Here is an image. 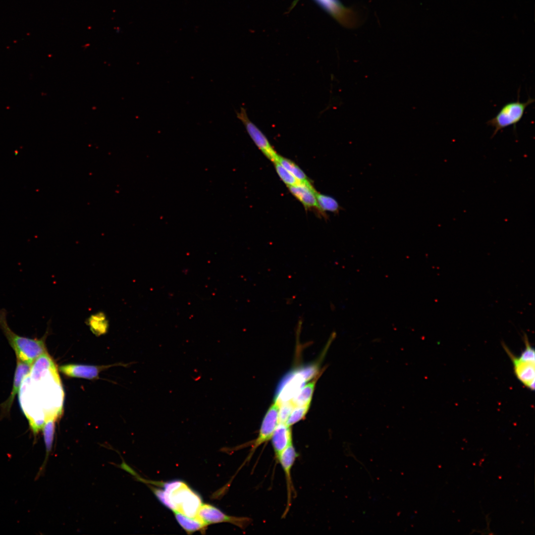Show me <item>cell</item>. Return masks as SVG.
Wrapping results in <instances>:
<instances>
[{
  "instance_id": "19",
  "label": "cell",
  "mask_w": 535,
  "mask_h": 535,
  "mask_svg": "<svg viewBox=\"0 0 535 535\" xmlns=\"http://www.w3.org/2000/svg\"><path fill=\"white\" fill-rule=\"evenodd\" d=\"M274 164L278 175L288 187L297 185L301 182L296 179L278 161L274 162Z\"/></svg>"
},
{
  "instance_id": "13",
  "label": "cell",
  "mask_w": 535,
  "mask_h": 535,
  "mask_svg": "<svg viewBox=\"0 0 535 535\" xmlns=\"http://www.w3.org/2000/svg\"><path fill=\"white\" fill-rule=\"evenodd\" d=\"M31 365L17 359L13 387L8 399L4 403L3 408L6 411L10 409L16 394L20 389L24 379L28 375Z\"/></svg>"
},
{
  "instance_id": "20",
  "label": "cell",
  "mask_w": 535,
  "mask_h": 535,
  "mask_svg": "<svg viewBox=\"0 0 535 535\" xmlns=\"http://www.w3.org/2000/svg\"><path fill=\"white\" fill-rule=\"evenodd\" d=\"M310 405L295 406L292 410L286 424L291 427L303 419L307 414Z\"/></svg>"
},
{
  "instance_id": "12",
  "label": "cell",
  "mask_w": 535,
  "mask_h": 535,
  "mask_svg": "<svg viewBox=\"0 0 535 535\" xmlns=\"http://www.w3.org/2000/svg\"><path fill=\"white\" fill-rule=\"evenodd\" d=\"M305 381L298 372L294 374L280 389L275 402L280 405L283 403L290 401L303 386Z\"/></svg>"
},
{
  "instance_id": "1",
  "label": "cell",
  "mask_w": 535,
  "mask_h": 535,
  "mask_svg": "<svg viewBox=\"0 0 535 535\" xmlns=\"http://www.w3.org/2000/svg\"><path fill=\"white\" fill-rule=\"evenodd\" d=\"M160 487L163 489L153 487L151 489L163 505L173 512L189 517H197L203 503L202 499L186 483L178 480L162 482Z\"/></svg>"
},
{
  "instance_id": "4",
  "label": "cell",
  "mask_w": 535,
  "mask_h": 535,
  "mask_svg": "<svg viewBox=\"0 0 535 535\" xmlns=\"http://www.w3.org/2000/svg\"><path fill=\"white\" fill-rule=\"evenodd\" d=\"M236 114L258 148L271 161L277 162L279 155L274 150L265 135L249 118L246 109L241 107L239 111H236Z\"/></svg>"
},
{
  "instance_id": "5",
  "label": "cell",
  "mask_w": 535,
  "mask_h": 535,
  "mask_svg": "<svg viewBox=\"0 0 535 535\" xmlns=\"http://www.w3.org/2000/svg\"><path fill=\"white\" fill-rule=\"evenodd\" d=\"M197 517L206 525L219 523H230L241 529H245L251 522V519L228 516L225 514L216 507L209 504L202 503L198 513Z\"/></svg>"
},
{
  "instance_id": "9",
  "label": "cell",
  "mask_w": 535,
  "mask_h": 535,
  "mask_svg": "<svg viewBox=\"0 0 535 535\" xmlns=\"http://www.w3.org/2000/svg\"><path fill=\"white\" fill-rule=\"evenodd\" d=\"M109 367L110 366L67 364L60 366L59 370L68 376L94 379L98 377L100 372Z\"/></svg>"
},
{
  "instance_id": "18",
  "label": "cell",
  "mask_w": 535,
  "mask_h": 535,
  "mask_svg": "<svg viewBox=\"0 0 535 535\" xmlns=\"http://www.w3.org/2000/svg\"><path fill=\"white\" fill-rule=\"evenodd\" d=\"M277 161L300 181H310L304 171L292 160L279 156Z\"/></svg>"
},
{
  "instance_id": "7",
  "label": "cell",
  "mask_w": 535,
  "mask_h": 535,
  "mask_svg": "<svg viewBox=\"0 0 535 535\" xmlns=\"http://www.w3.org/2000/svg\"><path fill=\"white\" fill-rule=\"evenodd\" d=\"M280 405L274 402L265 415L257 438L254 441L248 459L261 445L271 439L274 431L278 424V414Z\"/></svg>"
},
{
  "instance_id": "14",
  "label": "cell",
  "mask_w": 535,
  "mask_h": 535,
  "mask_svg": "<svg viewBox=\"0 0 535 535\" xmlns=\"http://www.w3.org/2000/svg\"><path fill=\"white\" fill-rule=\"evenodd\" d=\"M173 512L179 524L188 534L204 531L208 526L198 517H189L178 512Z\"/></svg>"
},
{
  "instance_id": "21",
  "label": "cell",
  "mask_w": 535,
  "mask_h": 535,
  "mask_svg": "<svg viewBox=\"0 0 535 535\" xmlns=\"http://www.w3.org/2000/svg\"><path fill=\"white\" fill-rule=\"evenodd\" d=\"M294 407V406L291 401L283 403L280 405L278 414V423L286 424Z\"/></svg>"
},
{
  "instance_id": "16",
  "label": "cell",
  "mask_w": 535,
  "mask_h": 535,
  "mask_svg": "<svg viewBox=\"0 0 535 535\" xmlns=\"http://www.w3.org/2000/svg\"><path fill=\"white\" fill-rule=\"evenodd\" d=\"M316 382V379L303 386L290 400L294 407L310 405Z\"/></svg>"
},
{
  "instance_id": "15",
  "label": "cell",
  "mask_w": 535,
  "mask_h": 535,
  "mask_svg": "<svg viewBox=\"0 0 535 535\" xmlns=\"http://www.w3.org/2000/svg\"><path fill=\"white\" fill-rule=\"evenodd\" d=\"M59 416L60 415L58 414L51 413L47 414L45 417V422L43 429L47 455L52 447L55 430V422Z\"/></svg>"
},
{
  "instance_id": "17",
  "label": "cell",
  "mask_w": 535,
  "mask_h": 535,
  "mask_svg": "<svg viewBox=\"0 0 535 535\" xmlns=\"http://www.w3.org/2000/svg\"><path fill=\"white\" fill-rule=\"evenodd\" d=\"M316 198L319 210L322 213L325 211L338 213L340 207L334 198L318 192L316 193Z\"/></svg>"
},
{
  "instance_id": "8",
  "label": "cell",
  "mask_w": 535,
  "mask_h": 535,
  "mask_svg": "<svg viewBox=\"0 0 535 535\" xmlns=\"http://www.w3.org/2000/svg\"><path fill=\"white\" fill-rule=\"evenodd\" d=\"M298 456L293 444L287 447L280 455L277 460L284 470L285 476L287 491V502L286 509L283 514L285 516L287 513L291 504V497L294 487L292 482L291 471L294 463Z\"/></svg>"
},
{
  "instance_id": "3",
  "label": "cell",
  "mask_w": 535,
  "mask_h": 535,
  "mask_svg": "<svg viewBox=\"0 0 535 535\" xmlns=\"http://www.w3.org/2000/svg\"><path fill=\"white\" fill-rule=\"evenodd\" d=\"M535 102L533 98L529 97L525 102H521L519 99L505 104L497 114L486 122V124L494 128L492 138L502 129L511 125L516 129L517 124L522 119L526 108Z\"/></svg>"
},
{
  "instance_id": "11",
  "label": "cell",
  "mask_w": 535,
  "mask_h": 535,
  "mask_svg": "<svg viewBox=\"0 0 535 535\" xmlns=\"http://www.w3.org/2000/svg\"><path fill=\"white\" fill-rule=\"evenodd\" d=\"M290 427L286 424L278 423L271 436L270 439L277 460L281 453L293 444Z\"/></svg>"
},
{
  "instance_id": "10",
  "label": "cell",
  "mask_w": 535,
  "mask_h": 535,
  "mask_svg": "<svg viewBox=\"0 0 535 535\" xmlns=\"http://www.w3.org/2000/svg\"><path fill=\"white\" fill-rule=\"evenodd\" d=\"M290 192L298 199L306 208H316L319 210L317 191L310 181L301 182L293 186H288Z\"/></svg>"
},
{
  "instance_id": "2",
  "label": "cell",
  "mask_w": 535,
  "mask_h": 535,
  "mask_svg": "<svg viewBox=\"0 0 535 535\" xmlns=\"http://www.w3.org/2000/svg\"><path fill=\"white\" fill-rule=\"evenodd\" d=\"M7 316L6 309H0V329L14 350L17 359L32 365L38 357L47 352L45 336L31 338L17 334L9 327Z\"/></svg>"
},
{
  "instance_id": "6",
  "label": "cell",
  "mask_w": 535,
  "mask_h": 535,
  "mask_svg": "<svg viewBox=\"0 0 535 535\" xmlns=\"http://www.w3.org/2000/svg\"><path fill=\"white\" fill-rule=\"evenodd\" d=\"M505 352L513 364L514 371L518 380L531 390L535 389V360L525 358L521 356H515L509 348L503 343Z\"/></svg>"
}]
</instances>
